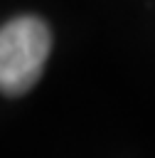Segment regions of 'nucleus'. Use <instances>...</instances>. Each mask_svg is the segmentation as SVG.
Returning <instances> with one entry per match:
<instances>
[{
  "mask_svg": "<svg viewBox=\"0 0 155 158\" xmlns=\"http://www.w3.org/2000/svg\"><path fill=\"white\" fill-rule=\"evenodd\" d=\"M52 49V32L44 20L20 15L0 27V91L20 96L34 86Z\"/></svg>",
  "mask_w": 155,
  "mask_h": 158,
  "instance_id": "obj_1",
  "label": "nucleus"
}]
</instances>
